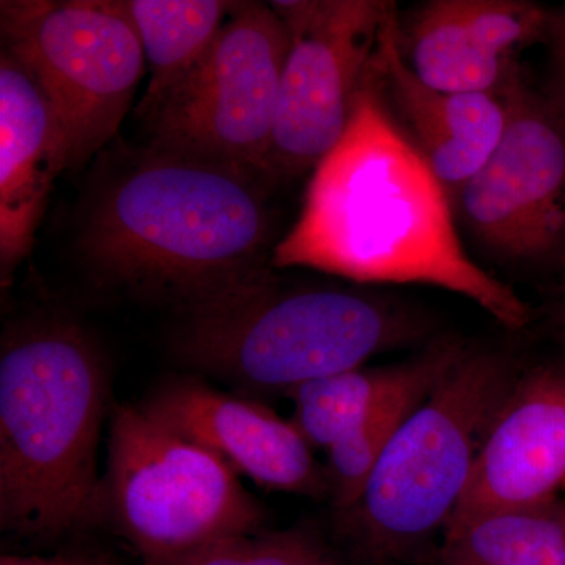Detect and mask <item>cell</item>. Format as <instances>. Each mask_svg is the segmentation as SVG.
I'll return each instance as SVG.
<instances>
[{
    "label": "cell",
    "instance_id": "9a60e30c",
    "mask_svg": "<svg viewBox=\"0 0 565 565\" xmlns=\"http://www.w3.org/2000/svg\"><path fill=\"white\" fill-rule=\"evenodd\" d=\"M379 84L394 120L455 200L503 136L508 117L503 96L448 93L423 84L401 54L397 17L382 43Z\"/></svg>",
    "mask_w": 565,
    "mask_h": 565
},
{
    "label": "cell",
    "instance_id": "7a4b0ae2",
    "mask_svg": "<svg viewBox=\"0 0 565 565\" xmlns=\"http://www.w3.org/2000/svg\"><path fill=\"white\" fill-rule=\"evenodd\" d=\"M267 188L221 163L147 147L99 189L77 247L103 281L181 313L274 277Z\"/></svg>",
    "mask_w": 565,
    "mask_h": 565
},
{
    "label": "cell",
    "instance_id": "8992f818",
    "mask_svg": "<svg viewBox=\"0 0 565 565\" xmlns=\"http://www.w3.org/2000/svg\"><path fill=\"white\" fill-rule=\"evenodd\" d=\"M106 497L122 535L152 565L250 535L263 516L221 457L132 405L111 419Z\"/></svg>",
    "mask_w": 565,
    "mask_h": 565
},
{
    "label": "cell",
    "instance_id": "5b68a950",
    "mask_svg": "<svg viewBox=\"0 0 565 565\" xmlns=\"http://www.w3.org/2000/svg\"><path fill=\"white\" fill-rule=\"evenodd\" d=\"M519 375L508 353L470 349L405 419L349 512L371 552L403 555L445 531Z\"/></svg>",
    "mask_w": 565,
    "mask_h": 565
},
{
    "label": "cell",
    "instance_id": "7c38bea8",
    "mask_svg": "<svg viewBox=\"0 0 565 565\" xmlns=\"http://www.w3.org/2000/svg\"><path fill=\"white\" fill-rule=\"evenodd\" d=\"M141 411L258 486L307 497L327 492L326 475L302 433L258 401L180 379L161 386Z\"/></svg>",
    "mask_w": 565,
    "mask_h": 565
},
{
    "label": "cell",
    "instance_id": "8fae6325",
    "mask_svg": "<svg viewBox=\"0 0 565 565\" xmlns=\"http://www.w3.org/2000/svg\"><path fill=\"white\" fill-rule=\"evenodd\" d=\"M552 18L530 0H430L399 21L401 54L435 90L501 95L520 54L548 40Z\"/></svg>",
    "mask_w": 565,
    "mask_h": 565
},
{
    "label": "cell",
    "instance_id": "cb8c5ba5",
    "mask_svg": "<svg viewBox=\"0 0 565 565\" xmlns=\"http://www.w3.org/2000/svg\"><path fill=\"white\" fill-rule=\"evenodd\" d=\"M0 565H96L68 557L3 556Z\"/></svg>",
    "mask_w": 565,
    "mask_h": 565
},
{
    "label": "cell",
    "instance_id": "6da1fadb",
    "mask_svg": "<svg viewBox=\"0 0 565 565\" xmlns=\"http://www.w3.org/2000/svg\"><path fill=\"white\" fill-rule=\"evenodd\" d=\"M455 215L445 185L386 106L377 68L344 136L315 167L299 218L270 263L366 285L434 286L523 329L530 307L471 259Z\"/></svg>",
    "mask_w": 565,
    "mask_h": 565
},
{
    "label": "cell",
    "instance_id": "ac0fdd59",
    "mask_svg": "<svg viewBox=\"0 0 565 565\" xmlns=\"http://www.w3.org/2000/svg\"><path fill=\"white\" fill-rule=\"evenodd\" d=\"M139 36L147 62V90L137 115L141 120L156 110L206 54L237 7L225 0H121Z\"/></svg>",
    "mask_w": 565,
    "mask_h": 565
},
{
    "label": "cell",
    "instance_id": "ba28073f",
    "mask_svg": "<svg viewBox=\"0 0 565 565\" xmlns=\"http://www.w3.org/2000/svg\"><path fill=\"white\" fill-rule=\"evenodd\" d=\"M2 50L28 70L57 115L79 169L118 132L147 62L120 0L0 3Z\"/></svg>",
    "mask_w": 565,
    "mask_h": 565
},
{
    "label": "cell",
    "instance_id": "277c9868",
    "mask_svg": "<svg viewBox=\"0 0 565 565\" xmlns=\"http://www.w3.org/2000/svg\"><path fill=\"white\" fill-rule=\"evenodd\" d=\"M182 362L243 392L286 393L414 343L404 305L352 289H281L275 277L181 311Z\"/></svg>",
    "mask_w": 565,
    "mask_h": 565
},
{
    "label": "cell",
    "instance_id": "30bf717a",
    "mask_svg": "<svg viewBox=\"0 0 565 565\" xmlns=\"http://www.w3.org/2000/svg\"><path fill=\"white\" fill-rule=\"evenodd\" d=\"M497 148L452 204L476 244L511 264L565 263V118L516 71Z\"/></svg>",
    "mask_w": 565,
    "mask_h": 565
},
{
    "label": "cell",
    "instance_id": "3957f363",
    "mask_svg": "<svg viewBox=\"0 0 565 565\" xmlns=\"http://www.w3.org/2000/svg\"><path fill=\"white\" fill-rule=\"evenodd\" d=\"M106 367L90 334L32 319L0 351V526L21 537L68 533L95 514Z\"/></svg>",
    "mask_w": 565,
    "mask_h": 565
},
{
    "label": "cell",
    "instance_id": "d6986e66",
    "mask_svg": "<svg viewBox=\"0 0 565 565\" xmlns=\"http://www.w3.org/2000/svg\"><path fill=\"white\" fill-rule=\"evenodd\" d=\"M440 381L426 382L401 393L327 451L323 467L327 492L332 493L340 511L349 514L355 509L386 446Z\"/></svg>",
    "mask_w": 565,
    "mask_h": 565
},
{
    "label": "cell",
    "instance_id": "44dd1931",
    "mask_svg": "<svg viewBox=\"0 0 565 565\" xmlns=\"http://www.w3.org/2000/svg\"><path fill=\"white\" fill-rule=\"evenodd\" d=\"M545 44H548L552 57V82L545 95L565 118V7L553 10L552 25Z\"/></svg>",
    "mask_w": 565,
    "mask_h": 565
},
{
    "label": "cell",
    "instance_id": "603a6c76",
    "mask_svg": "<svg viewBox=\"0 0 565 565\" xmlns=\"http://www.w3.org/2000/svg\"><path fill=\"white\" fill-rule=\"evenodd\" d=\"M563 266L564 273L559 286H557L555 299H553L550 323H552L553 332L565 344V263Z\"/></svg>",
    "mask_w": 565,
    "mask_h": 565
},
{
    "label": "cell",
    "instance_id": "ffe728a7",
    "mask_svg": "<svg viewBox=\"0 0 565 565\" xmlns=\"http://www.w3.org/2000/svg\"><path fill=\"white\" fill-rule=\"evenodd\" d=\"M247 565H313V546L297 533L253 539Z\"/></svg>",
    "mask_w": 565,
    "mask_h": 565
},
{
    "label": "cell",
    "instance_id": "7402d4cb",
    "mask_svg": "<svg viewBox=\"0 0 565 565\" xmlns=\"http://www.w3.org/2000/svg\"><path fill=\"white\" fill-rule=\"evenodd\" d=\"M252 542L248 535L223 539L204 546L178 565H247Z\"/></svg>",
    "mask_w": 565,
    "mask_h": 565
},
{
    "label": "cell",
    "instance_id": "5bb4252c",
    "mask_svg": "<svg viewBox=\"0 0 565 565\" xmlns=\"http://www.w3.org/2000/svg\"><path fill=\"white\" fill-rule=\"evenodd\" d=\"M70 145L39 84L13 55H0V275L31 253L52 184L70 169Z\"/></svg>",
    "mask_w": 565,
    "mask_h": 565
},
{
    "label": "cell",
    "instance_id": "52a82bcc",
    "mask_svg": "<svg viewBox=\"0 0 565 565\" xmlns=\"http://www.w3.org/2000/svg\"><path fill=\"white\" fill-rule=\"evenodd\" d=\"M291 39L270 3L237 2L206 54L145 120L154 151L266 181Z\"/></svg>",
    "mask_w": 565,
    "mask_h": 565
},
{
    "label": "cell",
    "instance_id": "4fadbf2b",
    "mask_svg": "<svg viewBox=\"0 0 565 565\" xmlns=\"http://www.w3.org/2000/svg\"><path fill=\"white\" fill-rule=\"evenodd\" d=\"M564 487L565 364H541L505 394L456 514L552 500Z\"/></svg>",
    "mask_w": 565,
    "mask_h": 565
},
{
    "label": "cell",
    "instance_id": "e0dca14e",
    "mask_svg": "<svg viewBox=\"0 0 565 565\" xmlns=\"http://www.w3.org/2000/svg\"><path fill=\"white\" fill-rule=\"evenodd\" d=\"M441 565H565V501L457 512L444 531Z\"/></svg>",
    "mask_w": 565,
    "mask_h": 565
},
{
    "label": "cell",
    "instance_id": "9c48e42d",
    "mask_svg": "<svg viewBox=\"0 0 565 565\" xmlns=\"http://www.w3.org/2000/svg\"><path fill=\"white\" fill-rule=\"evenodd\" d=\"M291 39L267 184L313 170L344 136L397 17L384 0L270 2Z\"/></svg>",
    "mask_w": 565,
    "mask_h": 565
},
{
    "label": "cell",
    "instance_id": "2e32d148",
    "mask_svg": "<svg viewBox=\"0 0 565 565\" xmlns=\"http://www.w3.org/2000/svg\"><path fill=\"white\" fill-rule=\"evenodd\" d=\"M459 340L438 341L405 362L359 366L288 393L294 403L291 422L311 448H330L401 393L426 382L440 381L465 353Z\"/></svg>",
    "mask_w": 565,
    "mask_h": 565
}]
</instances>
